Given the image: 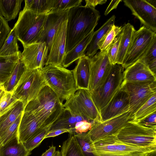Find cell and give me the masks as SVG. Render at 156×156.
Returning <instances> with one entry per match:
<instances>
[{"instance_id": "277c9868", "label": "cell", "mask_w": 156, "mask_h": 156, "mask_svg": "<svg viewBox=\"0 0 156 156\" xmlns=\"http://www.w3.org/2000/svg\"><path fill=\"white\" fill-rule=\"evenodd\" d=\"M47 14H40L30 10H22L14 29L23 46L38 42L44 30Z\"/></svg>"}, {"instance_id": "7bdbcfd3", "label": "cell", "mask_w": 156, "mask_h": 156, "mask_svg": "<svg viewBox=\"0 0 156 156\" xmlns=\"http://www.w3.org/2000/svg\"><path fill=\"white\" fill-rule=\"evenodd\" d=\"M17 100L12 93L5 91L0 103V114Z\"/></svg>"}, {"instance_id": "816d5d0a", "label": "cell", "mask_w": 156, "mask_h": 156, "mask_svg": "<svg viewBox=\"0 0 156 156\" xmlns=\"http://www.w3.org/2000/svg\"><path fill=\"white\" fill-rule=\"evenodd\" d=\"M5 91L4 90L3 87L0 88V103L5 93Z\"/></svg>"}, {"instance_id": "d4e9b609", "label": "cell", "mask_w": 156, "mask_h": 156, "mask_svg": "<svg viewBox=\"0 0 156 156\" xmlns=\"http://www.w3.org/2000/svg\"><path fill=\"white\" fill-rule=\"evenodd\" d=\"M136 30L134 27L129 23L122 27V37L116 64H122L131 46Z\"/></svg>"}, {"instance_id": "e575fe53", "label": "cell", "mask_w": 156, "mask_h": 156, "mask_svg": "<svg viewBox=\"0 0 156 156\" xmlns=\"http://www.w3.org/2000/svg\"><path fill=\"white\" fill-rule=\"evenodd\" d=\"M23 112L12 124L0 134L1 145H5L13 138L18 136L19 125Z\"/></svg>"}, {"instance_id": "44dd1931", "label": "cell", "mask_w": 156, "mask_h": 156, "mask_svg": "<svg viewBox=\"0 0 156 156\" xmlns=\"http://www.w3.org/2000/svg\"><path fill=\"white\" fill-rule=\"evenodd\" d=\"M90 61V58L85 55L78 59L75 68L71 70L77 90H89Z\"/></svg>"}, {"instance_id": "74e56055", "label": "cell", "mask_w": 156, "mask_h": 156, "mask_svg": "<svg viewBox=\"0 0 156 156\" xmlns=\"http://www.w3.org/2000/svg\"><path fill=\"white\" fill-rule=\"evenodd\" d=\"M50 126L43 129L40 132L30 138L23 143L26 148L31 152L33 149L38 147L49 131Z\"/></svg>"}, {"instance_id": "d6986e66", "label": "cell", "mask_w": 156, "mask_h": 156, "mask_svg": "<svg viewBox=\"0 0 156 156\" xmlns=\"http://www.w3.org/2000/svg\"><path fill=\"white\" fill-rule=\"evenodd\" d=\"M156 75L140 60L125 69L123 72V81L132 82L156 81Z\"/></svg>"}, {"instance_id": "5b68a950", "label": "cell", "mask_w": 156, "mask_h": 156, "mask_svg": "<svg viewBox=\"0 0 156 156\" xmlns=\"http://www.w3.org/2000/svg\"><path fill=\"white\" fill-rule=\"evenodd\" d=\"M94 156H146L149 149L132 146L120 140L116 133L91 143Z\"/></svg>"}, {"instance_id": "ba28073f", "label": "cell", "mask_w": 156, "mask_h": 156, "mask_svg": "<svg viewBox=\"0 0 156 156\" xmlns=\"http://www.w3.org/2000/svg\"><path fill=\"white\" fill-rule=\"evenodd\" d=\"M64 107L74 114L90 122H102L100 114L89 90L78 89L63 104Z\"/></svg>"}, {"instance_id": "db71d44e", "label": "cell", "mask_w": 156, "mask_h": 156, "mask_svg": "<svg viewBox=\"0 0 156 156\" xmlns=\"http://www.w3.org/2000/svg\"><path fill=\"white\" fill-rule=\"evenodd\" d=\"M53 156H62L61 151H56Z\"/></svg>"}, {"instance_id": "11a10c76", "label": "cell", "mask_w": 156, "mask_h": 156, "mask_svg": "<svg viewBox=\"0 0 156 156\" xmlns=\"http://www.w3.org/2000/svg\"><path fill=\"white\" fill-rule=\"evenodd\" d=\"M3 87V86H0V88H1V87Z\"/></svg>"}, {"instance_id": "c3c4849f", "label": "cell", "mask_w": 156, "mask_h": 156, "mask_svg": "<svg viewBox=\"0 0 156 156\" xmlns=\"http://www.w3.org/2000/svg\"><path fill=\"white\" fill-rule=\"evenodd\" d=\"M122 1V0H112L105 11L104 15L107 16L112 10L116 9L119 3Z\"/></svg>"}, {"instance_id": "ac0fdd59", "label": "cell", "mask_w": 156, "mask_h": 156, "mask_svg": "<svg viewBox=\"0 0 156 156\" xmlns=\"http://www.w3.org/2000/svg\"><path fill=\"white\" fill-rule=\"evenodd\" d=\"M69 10L47 14L44 29L38 42H45L48 47V51L61 24L67 19Z\"/></svg>"}, {"instance_id": "9c48e42d", "label": "cell", "mask_w": 156, "mask_h": 156, "mask_svg": "<svg viewBox=\"0 0 156 156\" xmlns=\"http://www.w3.org/2000/svg\"><path fill=\"white\" fill-rule=\"evenodd\" d=\"M123 69L121 65H112L109 74L103 83L90 92L92 100L99 112L120 89L123 81Z\"/></svg>"}, {"instance_id": "4fadbf2b", "label": "cell", "mask_w": 156, "mask_h": 156, "mask_svg": "<svg viewBox=\"0 0 156 156\" xmlns=\"http://www.w3.org/2000/svg\"><path fill=\"white\" fill-rule=\"evenodd\" d=\"M108 50L98 52L90 58L89 90L91 92L101 86L110 72L112 65L107 55Z\"/></svg>"}, {"instance_id": "8d00e7d4", "label": "cell", "mask_w": 156, "mask_h": 156, "mask_svg": "<svg viewBox=\"0 0 156 156\" xmlns=\"http://www.w3.org/2000/svg\"><path fill=\"white\" fill-rule=\"evenodd\" d=\"M121 30L122 27L114 25L99 42L98 47L100 51L108 50Z\"/></svg>"}, {"instance_id": "f35d334b", "label": "cell", "mask_w": 156, "mask_h": 156, "mask_svg": "<svg viewBox=\"0 0 156 156\" xmlns=\"http://www.w3.org/2000/svg\"><path fill=\"white\" fill-rule=\"evenodd\" d=\"M82 0H54L52 8L49 13L62 11L81 4Z\"/></svg>"}, {"instance_id": "cb8c5ba5", "label": "cell", "mask_w": 156, "mask_h": 156, "mask_svg": "<svg viewBox=\"0 0 156 156\" xmlns=\"http://www.w3.org/2000/svg\"><path fill=\"white\" fill-rule=\"evenodd\" d=\"M84 120H87L82 117L74 114L64 108L58 118L51 126L49 131L64 129L70 130L73 134L76 123Z\"/></svg>"}, {"instance_id": "603a6c76", "label": "cell", "mask_w": 156, "mask_h": 156, "mask_svg": "<svg viewBox=\"0 0 156 156\" xmlns=\"http://www.w3.org/2000/svg\"><path fill=\"white\" fill-rule=\"evenodd\" d=\"M115 16L113 15L98 30L94 32L92 37L85 51L86 56L91 58L99 49L98 44L103 37L114 25Z\"/></svg>"}, {"instance_id": "9a60e30c", "label": "cell", "mask_w": 156, "mask_h": 156, "mask_svg": "<svg viewBox=\"0 0 156 156\" xmlns=\"http://www.w3.org/2000/svg\"><path fill=\"white\" fill-rule=\"evenodd\" d=\"M124 5L145 27L156 33V8L145 0H124Z\"/></svg>"}, {"instance_id": "8992f818", "label": "cell", "mask_w": 156, "mask_h": 156, "mask_svg": "<svg viewBox=\"0 0 156 156\" xmlns=\"http://www.w3.org/2000/svg\"><path fill=\"white\" fill-rule=\"evenodd\" d=\"M116 133L118 139L126 144L156 150V128L145 126L130 120Z\"/></svg>"}, {"instance_id": "681fc988", "label": "cell", "mask_w": 156, "mask_h": 156, "mask_svg": "<svg viewBox=\"0 0 156 156\" xmlns=\"http://www.w3.org/2000/svg\"><path fill=\"white\" fill-rule=\"evenodd\" d=\"M56 151V147L52 145L42 154L41 156H53Z\"/></svg>"}, {"instance_id": "60d3db41", "label": "cell", "mask_w": 156, "mask_h": 156, "mask_svg": "<svg viewBox=\"0 0 156 156\" xmlns=\"http://www.w3.org/2000/svg\"><path fill=\"white\" fill-rule=\"evenodd\" d=\"M74 136L86 156H94L91 152L90 144L92 143L87 133L74 134Z\"/></svg>"}, {"instance_id": "9f6ffc18", "label": "cell", "mask_w": 156, "mask_h": 156, "mask_svg": "<svg viewBox=\"0 0 156 156\" xmlns=\"http://www.w3.org/2000/svg\"><path fill=\"white\" fill-rule=\"evenodd\" d=\"M0 146H1V144L0 143Z\"/></svg>"}, {"instance_id": "ab89813d", "label": "cell", "mask_w": 156, "mask_h": 156, "mask_svg": "<svg viewBox=\"0 0 156 156\" xmlns=\"http://www.w3.org/2000/svg\"><path fill=\"white\" fill-rule=\"evenodd\" d=\"M121 37L122 31L116 37L108 49L107 55L108 59L112 65L116 64L117 63Z\"/></svg>"}, {"instance_id": "30bf717a", "label": "cell", "mask_w": 156, "mask_h": 156, "mask_svg": "<svg viewBox=\"0 0 156 156\" xmlns=\"http://www.w3.org/2000/svg\"><path fill=\"white\" fill-rule=\"evenodd\" d=\"M156 39V33L144 26L135 32L130 48L121 65L126 69L140 60Z\"/></svg>"}, {"instance_id": "bcb514c9", "label": "cell", "mask_w": 156, "mask_h": 156, "mask_svg": "<svg viewBox=\"0 0 156 156\" xmlns=\"http://www.w3.org/2000/svg\"><path fill=\"white\" fill-rule=\"evenodd\" d=\"M65 133L73 134L70 130L64 129H57L49 131L44 137V139L48 138L54 137Z\"/></svg>"}, {"instance_id": "d590c367", "label": "cell", "mask_w": 156, "mask_h": 156, "mask_svg": "<svg viewBox=\"0 0 156 156\" xmlns=\"http://www.w3.org/2000/svg\"><path fill=\"white\" fill-rule=\"evenodd\" d=\"M140 60L156 74V39Z\"/></svg>"}, {"instance_id": "4316f807", "label": "cell", "mask_w": 156, "mask_h": 156, "mask_svg": "<svg viewBox=\"0 0 156 156\" xmlns=\"http://www.w3.org/2000/svg\"><path fill=\"white\" fill-rule=\"evenodd\" d=\"M31 152L19 142L18 136L15 137L3 145H1L0 156H29Z\"/></svg>"}, {"instance_id": "ee69618b", "label": "cell", "mask_w": 156, "mask_h": 156, "mask_svg": "<svg viewBox=\"0 0 156 156\" xmlns=\"http://www.w3.org/2000/svg\"><path fill=\"white\" fill-rule=\"evenodd\" d=\"M92 122L84 120L77 122L74 128V133L81 134L88 132L91 129Z\"/></svg>"}, {"instance_id": "ffe728a7", "label": "cell", "mask_w": 156, "mask_h": 156, "mask_svg": "<svg viewBox=\"0 0 156 156\" xmlns=\"http://www.w3.org/2000/svg\"><path fill=\"white\" fill-rule=\"evenodd\" d=\"M44 128L34 115L24 111L19 128V142L24 143Z\"/></svg>"}, {"instance_id": "7c38bea8", "label": "cell", "mask_w": 156, "mask_h": 156, "mask_svg": "<svg viewBox=\"0 0 156 156\" xmlns=\"http://www.w3.org/2000/svg\"><path fill=\"white\" fill-rule=\"evenodd\" d=\"M130 120V114L128 111L104 121L93 122L92 127L87 134L93 143L116 133Z\"/></svg>"}, {"instance_id": "b9f144b4", "label": "cell", "mask_w": 156, "mask_h": 156, "mask_svg": "<svg viewBox=\"0 0 156 156\" xmlns=\"http://www.w3.org/2000/svg\"><path fill=\"white\" fill-rule=\"evenodd\" d=\"M11 30L8 21L0 13V49Z\"/></svg>"}, {"instance_id": "7402d4cb", "label": "cell", "mask_w": 156, "mask_h": 156, "mask_svg": "<svg viewBox=\"0 0 156 156\" xmlns=\"http://www.w3.org/2000/svg\"><path fill=\"white\" fill-rule=\"evenodd\" d=\"M23 103L17 100L0 114V134L12 124L23 112Z\"/></svg>"}, {"instance_id": "7a4b0ae2", "label": "cell", "mask_w": 156, "mask_h": 156, "mask_svg": "<svg viewBox=\"0 0 156 156\" xmlns=\"http://www.w3.org/2000/svg\"><path fill=\"white\" fill-rule=\"evenodd\" d=\"M64 108L63 103L47 85L35 99L27 104L24 111L32 114L42 126L45 128L51 126L56 120Z\"/></svg>"}, {"instance_id": "f5cc1de1", "label": "cell", "mask_w": 156, "mask_h": 156, "mask_svg": "<svg viewBox=\"0 0 156 156\" xmlns=\"http://www.w3.org/2000/svg\"><path fill=\"white\" fill-rule=\"evenodd\" d=\"M146 156H156V151H154L148 153Z\"/></svg>"}, {"instance_id": "2e32d148", "label": "cell", "mask_w": 156, "mask_h": 156, "mask_svg": "<svg viewBox=\"0 0 156 156\" xmlns=\"http://www.w3.org/2000/svg\"><path fill=\"white\" fill-rule=\"evenodd\" d=\"M128 95L122 87L116 92L108 103L100 112L102 122L109 119L129 111Z\"/></svg>"}, {"instance_id": "52a82bcc", "label": "cell", "mask_w": 156, "mask_h": 156, "mask_svg": "<svg viewBox=\"0 0 156 156\" xmlns=\"http://www.w3.org/2000/svg\"><path fill=\"white\" fill-rule=\"evenodd\" d=\"M47 83L41 69H26L13 91L12 94L17 100L22 101L24 107L35 99Z\"/></svg>"}, {"instance_id": "1f68e13d", "label": "cell", "mask_w": 156, "mask_h": 156, "mask_svg": "<svg viewBox=\"0 0 156 156\" xmlns=\"http://www.w3.org/2000/svg\"><path fill=\"white\" fill-rule=\"evenodd\" d=\"M26 69L20 58L7 81L3 84L6 92L12 93Z\"/></svg>"}, {"instance_id": "f1b7e54d", "label": "cell", "mask_w": 156, "mask_h": 156, "mask_svg": "<svg viewBox=\"0 0 156 156\" xmlns=\"http://www.w3.org/2000/svg\"><path fill=\"white\" fill-rule=\"evenodd\" d=\"M23 0H0V13L8 22L15 19L21 9Z\"/></svg>"}, {"instance_id": "8fae6325", "label": "cell", "mask_w": 156, "mask_h": 156, "mask_svg": "<svg viewBox=\"0 0 156 156\" xmlns=\"http://www.w3.org/2000/svg\"><path fill=\"white\" fill-rule=\"evenodd\" d=\"M121 87L125 90L128 96L129 112L131 118L140 108L156 94V81L132 82L123 81Z\"/></svg>"}, {"instance_id": "f546056e", "label": "cell", "mask_w": 156, "mask_h": 156, "mask_svg": "<svg viewBox=\"0 0 156 156\" xmlns=\"http://www.w3.org/2000/svg\"><path fill=\"white\" fill-rule=\"evenodd\" d=\"M23 10H30L37 14H47L51 11L54 0H25Z\"/></svg>"}, {"instance_id": "f6af8a7d", "label": "cell", "mask_w": 156, "mask_h": 156, "mask_svg": "<svg viewBox=\"0 0 156 156\" xmlns=\"http://www.w3.org/2000/svg\"><path fill=\"white\" fill-rule=\"evenodd\" d=\"M137 123L145 126L156 128V112L148 115Z\"/></svg>"}, {"instance_id": "f907efd6", "label": "cell", "mask_w": 156, "mask_h": 156, "mask_svg": "<svg viewBox=\"0 0 156 156\" xmlns=\"http://www.w3.org/2000/svg\"><path fill=\"white\" fill-rule=\"evenodd\" d=\"M146 1L151 5L152 6L156 8V0H145Z\"/></svg>"}, {"instance_id": "5bb4252c", "label": "cell", "mask_w": 156, "mask_h": 156, "mask_svg": "<svg viewBox=\"0 0 156 156\" xmlns=\"http://www.w3.org/2000/svg\"><path fill=\"white\" fill-rule=\"evenodd\" d=\"M20 59L27 69H41L48 55V48L45 42H37L23 46Z\"/></svg>"}, {"instance_id": "e0dca14e", "label": "cell", "mask_w": 156, "mask_h": 156, "mask_svg": "<svg viewBox=\"0 0 156 156\" xmlns=\"http://www.w3.org/2000/svg\"><path fill=\"white\" fill-rule=\"evenodd\" d=\"M67 20L62 23L54 37L44 66H62L65 55Z\"/></svg>"}, {"instance_id": "484cf974", "label": "cell", "mask_w": 156, "mask_h": 156, "mask_svg": "<svg viewBox=\"0 0 156 156\" xmlns=\"http://www.w3.org/2000/svg\"><path fill=\"white\" fill-rule=\"evenodd\" d=\"M92 31L79 43L66 53L62 63V66L66 68L74 62L85 55V50L90 42L94 33Z\"/></svg>"}, {"instance_id": "83f0119b", "label": "cell", "mask_w": 156, "mask_h": 156, "mask_svg": "<svg viewBox=\"0 0 156 156\" xmlns=\"http://www.w3.org/2000/svg\"><path fill=\"white\" fill-rule=\"evenodd\" d=\"M21 53L8 56H0V82L3 84L9 79L20 58Z\"/></svg>"}, {"instance_id": "836d02e7", "label": "cell", "mask_w": 156, "mask_h": 156, "mask_svg": "<svg viewBox=\"0 0 156 156\" xmlns=\"http://www.w3.org/2000/svg\"><path fill=\"white\" fill-rule=\"evenodd\" d=\"M155 112H156V94L138 110L132 117L131 120L138 122Z\"/></svg>"}, {"instance_id": "6da1fadb", "label": "cell", "mask_w": 156, "mask_h": 156, "mask_svg": "<svg viewBox=\"0 0 156 156\" xmlns=\"http://www.w3.org/2000/svg\"><path fill=\"white\" fill-rule=\"evenodd\" d=\"M100 15L95 9L80 5L69 10L66 24L65 54L92 31Z\"/></svg>"}, {"instance_id": "3957f363", "label": "cell", "mask_w": 156, "mask_h": 156, "mask_svg": "<svg viewBox=\"0 0 156 156\" xmlns=\"http://www.w3.org/2000/svg\"><path fill=\"white\" fill-rule=\"evenodd\" d=\"M48 86L63 103L77 90L71 70L62 66L51 65L41 69Z\"/></svg>"}, {"instance_id": "4dcf8cb0", "label": "cell", "mask_w": 156, "mask_h": 156, "mask_svg": "<svg viewBox=\"0 0 156 156\" xmlns=\"http://www.w3.org/2000/svg\"><path fill=\"white\" fill-rule=\"evenodd\" d=\"M18 38L14 28L11 29L0 49V56L16 55L21 52L19 50Z\"/></svg>"}, {"instance_id": "7dc6e473", "label": "cell", "mask_w": 156, "mask_h": 156, "mask_svg": "<svg viewBox=\"0 0 156 156\" xmlns=\"http://www.w3.org/2000/svg\"><path fill=\"white\" fill-rule=\"evenodd\" d=\"M106 0H86L85 6L93 8H95L98 5H102L105 3Z\"/></svg>"}, {"instance_id": "d6a6232c", "label": "cell", "mask_w": 156, "mask_h": 156, "mask_svg": "<svg viewBox=\"0 0 156 156\" xmlns=\"http://www.w3.org/2000/svg\"><path fill=\"white\" fill-rule=\"evenodd\" d=\"M61 151L62 156H86L74 135L64 141Z\"/></svg>"}]
</instances>
